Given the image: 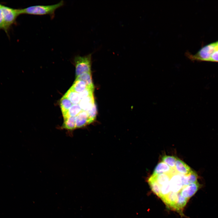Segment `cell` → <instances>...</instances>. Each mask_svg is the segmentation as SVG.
Segmentation results:
<instances>
[{
    "mask_svg": "<svg viewBox=\"0 0 218 218\" xmlns=\"http://www.w3.org/2000/svg\"><path fill=\"white\" fill-rule=\"evenodd\" d=\"M185 55L191 61L218 62V41L203 47L194 54L187 51Z\"/></svg>",
    "mask_w": 218,
    "mask_h": 218,
    "instance_id": "1",
    "label": "cell"
},
{
    "mask_svg": "<svg viewBox=\"0 0 218 218\" xmlns=\"http://www.w3.org/2000/svg\"><path fill=\"white\" fill-rule=\"evenodd\" d=\"M64 4V1H61L56 4L52 5L32 6L24 8L19 9L20 13V15H49L51 18H53L56 10L62 6Z\"/></svg>",
    "mask_w": 218,
    "mask_h": 218,
    "instance_id": "2",
    "label": "cell"
},
{
    "mask_svg": "<svg viewBox=\"0 0 218 218\" xmlns=\"http://www.w3.org/2000/svg\"><path fill=\"white\" fill-rule=\"evenodd\" d=\"M92 53L84 56L77 55L74 59L76 77L86 72H91Z\"/></svg>",
    "mask_w": 218,
    "mask_h": 218,
    "instance_id": "3",
    "label": "cell"
},
{
    "mask_svg": "<svg viewBox=\"0 0 218 218\" xmlns=\"http://www.w3.org/2000/svg\"><path fill=\"white\" fill-rule=\"evenodd\" d=\"M1 8L3 16L4 29L7 33L11 26L16 22L18 17L20 15L19 9L13 8L2 5Z\"/></svg>",
    "mask_w": 218,
    "mask_h": 218,
    "instance_id": "4",
    "label": "cell"
},
{
    "mask_svg": "<svg viewBox=\"0 0 218 218\" xmlns=\"http://www.w3.org/2000/svg\"><path fill=\"white\" fill-rule=\"evenodd\" d=\"M170 191L174 193L180 192L183 186L181 175L177 172L173 173L169 181Z\"/></svg>",
    "mask_w": 218,
    "mask_h": 218,
    "instance_id": "5",
    "label": "cell"
},
{
    "mask_svg": "<svg viewBox=\"0 0 218 218\" xmlns=\"http://www.w3.org/2000/svg\"><path fill=\"white\" fill-rule=\"evenodd\" d=\"M200 187L197 182L183 187L180 192L182 196L188 200L196 193Z\"/></svg>",
    "mask_w": 218,
    "mask_h": 218,
    "instance_id": "6",
    "label": "cell"
},
{
    "mask_svg": "<svg viewBox=\"0 0 218 218\" xmlns=\"http://www.w3.org/2000/svg\"><path fill=\"white\" fill-rule=\"evenodd\" d=\"M175 170L177 173L184 175H188L193 171L185 162L177 157L176 161Z\"/></svg>",
    "mask_w": 218,
    "mask_h": 218,
    "instance_id": "7",
    "label": "cell"
},
{
    "mask_svg": "<svg viewBox=\"0 0 218 218\" xmlns=\"http://www.w3.org/2000/svg\"><path fill=\"white\" fill-rule=\"evenodd\" d=\"M152 175L167 173L173 174L176 172L175 170L171 169L168 165L162 161L159 163L155 167Z\"/></svg>",
    "mask_w": 218,
    "mask_h": 218,
    "instance_id": "8",
    "label": "cell"
},
{
    "mask_svg": "<svg viewBox=\"0 0 218 218\" xmlns=\"http://www.w3.org/2000/svg\"><path fill=\"white\" fill-rule=\"evenodd\" d=\"M94 103L93 95L81 99L78 104L82 111L87 112L92 108Z\"/></svg>",
    "mask_w": 218,
    "mask_h": 218,
    "instance_id": "9",
    "label": "cell"
},
{
    "mask_svg": "<svg viewBox=\"0 0 218 218\" xmlns=\"http://www.w3.org/2000/svg\"><path fill=\"white\" fill-rule=\"evenodd\" d=\"M76 128L83 127L88 124L87 112L82 111L75 117Z\"/></svg>",
    "mask_w": 218,
    "mask_h": 218,
    "instance_id": "10",
    "label": "cell"
},
{
    "mask_svg": "<svg viewBox=\"0 0 218 218\" xmlns=\"http://www.w3.org/2000/svg\"><path fill=\"white\" fill-rule=\"evenodd\" d=\"M183 186H185L197 182L198 176L193 171L187 175H180Z\"/></svg>",
    "mask_w": 218,
    "mask_h": 218,
    "instance_id": "11",
    "label": "cell"
},
{
    "mask_svg": "<svg viewBox=\"0 0 218 218\" xmlns=\"http://www.w3.org/2000/svg\"><path fill=\"white\" fill-rule=\"evenodd\" d=\"M178 193L170 191L161 199L166 204L173 208L177 200Z\"/></svg>",
    "mask_w": 218,
    "mask_h": 218,
    "instance_id": "12",
    "label": "cell"
},
{
    "mask_svg": "<svg viewBox=\"0 0 218 218\" xmlns=\"http://www.w3.org/2000/svg\"><path fill=\"white\" fill-rule=\"evenodd\" d=\"M64 96L71 101L73 104H79L81 100L79 93L70 88L68 91Z\"/></svg>",
    "mask_w": 218,
    "mask_h": 218,
    "instance_id": "13",
    "label": "cell"
},
{
    "mask_svg": "<svg viewBox=\"0 0 218 218\" xmlns=\"http://www.w3.org/2000/svg\"><path fill=\"white\" fill-rule=\"evenodd\" d=\"M173 174L163 173L154 176L152 175L151 176L161 186L169 182L171 176Z\"/></svg>",
    "mask_w": 218,
    "mask_h": 218,
    "instance_id": "14",
    "label": "cell"
},
{
    "mask_svg": "<svg viewBox=\"0 0 218 218\" xmlns=\"http://www.w3.org/2000/svg\"><path fill=\"white\" fill-rule=\"evenodd\" d=\"M188 199L182 196L180 192L178 193L177 200L173 208V209L178 211H181L186 205Z\"/></svg>",
    "mask_w": 218,
    "mask_h": 218,
    "instance_id": "15",
    "label": "cell"
},
{
    "mask_svg": "<svg viewBox=\"0 0 218 218\" xmlns=\"http://www.w3.org/2000/svg\"><path fill=\"white\" fill-rule=\"evenodd\" d=\"M64 119V122L62 126V128L69 130H72L76 128L75 117H70Z\"/></svg>",
    "mask_w": 218,
    "mask_h": 218,
    "instance_id": "16",
    "label": "cell"
},
{
    "mask_svg": "<svg viewBox=\"0 0 218 218\" xmlns=\"http://www.w3.org/2000/svg\"><path fill=\"white\" fill-rule=\"evenodd\" d=\"M76 78L75 80L84 81L88 87L94 88L92 79L91 72L83 73Z\"/></svg>",
    "mask_w": 218,
    "mask_h": 218,
    "instance_id": "17",
    "label": "cell"
},
{
    "mask_svg": "<svg viewBox=\"0 0 218 218\" xmlns=\"http://www.w3.org/2000/svg\"><path fill=\"white\" fill-rule=\"evenodd\" d=\"M60 104L63 116L67 113L73 105L71 101L64 95L61 99Z\"/></svg>",
    "mask_w": 218,
    "mask_h": 218,
    "instance_id": "18",
    "label": "cell"
},
{
    "mask_svg": "<svg viewBox=\"0 0 218 218\" xmlns=\"http://www.w3.org/2000/svg\"><path fill=\"white\" fill-rule=\"evenodd\" d=\"M82 111L78 104H73L67 113L63 115L64 119L70 117H75Z\"/></svg>",
    "mask_w": 218,
    "mask_h": 218,
    "instance_id": "19",
    "label": "cell"
},
{
    "mask_svg": "<svg viewBox=\"0 0 218 218\" xmlns=\"http://www.w3.org/2000/svg\"><path fill=\"white\" fill-rule=\"evenodd\" d=\"M87 87L86 83L84 81L81 80H75L70 88L75 92L80 93L85 90Z\"/></svg>",
    "mask_w": 218,
    "mask_h": 218,
    "instance_id": "20",
    "label": "cell"
},
{
    "mask_svg": "<svg viewBox=\"0 0 218 218\" xmlns=\"http://www.w3.org/2000/svg\"><path fill=\"white\" fill-rule=\"evenodd\" d=\"M148 182L152 191L157 195L160 197L161 186L151 176L148 179Z\"/></svg>",
    "mask_w": 218,
    "mask_h": 218,
    "instance_id": "21",
    "label": "cell"
},
{
    "mask_svg": "<svg viewBox=\"0 0 218 218\" xmlns=\"http://www.w3.org/2000/svg\"><path fill=\"white\" fill-rule=\"evenodd\" d=\"M177 158V157L173 156L165 155L162 157V161L168 165L171 169L175 170Z\"/></svg>",
    "mask_w": 218,
    "mask_h": 218,
    "instance_id": "22",
    "label": "cell"
},
{
    "mask_svg": "<svg viewBox=\"0 0 218 218\" xmlns=\"http://www.w3.org/2000/svg\"><path fill=\"white\" fill-rule=\"evenodd\" d=\"M87 112L88 116V124H89L94 121L97 115V109L95 103L92 108Z\"/></svg>",
    "mask_w": 218,
    "mask_h": 218,
    "instance_id": "23",
    "label": "cell"
},
{
    "mask_svg": "<svg viewBox=\"0 0 218 218\" xmlns=\"http://www.w3.org/2000/svg\"><path fill=\"white\" fill-rule=\"evenodd\" d=\"M170 192V189L169 182L161 186L160 197L161 198H162L167 195Z\"/></svg>",
    "mask_w": 218,
    "mask_h": 218,
    "instance_id": "24",
    "label": "cell"
},
{
    "mask_svg": "<svg viewBox=\"0 0 218 218\" xmlns=\"http://www.w3.org/2000/svg\"><path fill=\"white\" fill-rule=\"evenodd\" d=\"M94 88L87 87V88L82 92L79 93L81 99L93 95Z\"/></svg>",
    "mask_w": 218,
    "mask_h": 218,
    "instance_id": "25",
    "label": "cell"
},
{
    "mask_svg": "<svg viewBox=\"0 0 218 218\" xmlns=\"http://www.w3.org/2000/svg\"><path fill=\"white\" fill-rule=\"evenodd\" d=\"M1 6L2 5L0 4V29L4 30V23Z\"/></svg>",
    "mask_w": 218,
    "mask_h": 218,
    "instance_id": "26",
    "label": "cell"
}]
</instances>
